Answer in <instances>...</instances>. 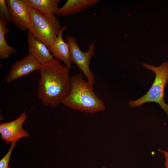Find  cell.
I'll use <instances>...</instances> for the list:
<instances>
[{
  "label": "cell",
  "instance_id": "cell-1",
  "mask_svg": "<svg viewBox=\"0 0 168 168\" xmlns=\"http://www.w3.org/2000/svg\"><path fill=\"white\" fill-rule=\"evenodd\" d=\"M39 71L40 77L37 89L38 98L44 105L55 107L62 103L70 91L69 68L54 59L41 65Z\"/></svg>",
  "mask_w": 168,
  "mask_h": 168
},
{
  "label": "cell",
  "instance_id": "cell-2",
  "mask_svg": "<svg viewBox=\"0 0 168 168\" xmlns=\"http://www.w3.org/2000/svg\"><path fill=\"white\" fill-rule=\"evenodd\" d=\"M71 87L67 96L62 102L71 109L89 113L105 109L103 100L95 93L94 85L86 82L80 73L71 77Z\"/></svg>",
  "mask_w": 168,
  "mask_h": 168
},
{
  "label": "cell",
  "instance_id": "cell-3",
  "mask_svg": "<svg viewBox=\"0 0 168 168\" xmlns=\"http://www.w3.org/2000/svg\"><path fill=\"white\" fill-rule=\"evenodd\" d=\"M30 17L28 30L38 40L48 48L58 37L63 26L54 15L41 13L29 6Z\"/></svg>",
  "mask_w": 168,
  "mask_h": 168
},
{
  "label": "cell",
  "instance_id": "cell-4",
  "mask_svg": "<svg viewBox=\"0 0 168 168\" xmlns=\"http://www.w3.org/2000/svg\"><path fill=\"white\" fill-rule=\"evenodd\" d=\"M143 65L146 69L153 71L155 77L152 85L148 91L141 97L128 102V106L140 107L148 102L158 104L168 115V104L164 100L165 87L168 82V61L163 62L159 66H154L146 63Z\"/></svg>",
  "mask_w": 168,
  "mask_h": 168
},
{
  "label": "cell",
  "instance_id": "cell-5",
  "mask_svg": "<svg viewBox=\"0 0 168 168\" xmlns=\"http://www.w3.org/2000/svg\"><path fill=\"white\" fill-rule=\"evenodd\" d=\"M69 46L71 59L72 63H74L86 77L87 82L94 84L95 76L90 68V62L94 56L95 44H90L87 51H82L75 38L72 36H68L66 38Z\"/></svg>",
  "mask_w": 168,
  "mask_h": 168
},
{
  "label": "cell",
  "instance_id": "cell-6",
  "mask_svg": "<svg viewBox=\"0 0 168 168\" xmlns=\"http://www.w3.org/2000/svg\"><path fill=\"white\" fill-rule=\"evenodd\" d=\"M27 119L26 112H22L15 119L0 124L1 138L7 144L17 141L19 139L29 136L28 132L23 128V125Z\"/></svg>",
  "mask_w": 168,
  "mask_h": 168
},
{
  "label": "cell",
  "instance_id": "cell-7",
  "mask_svg": "<svg viewBox=\"0 0 168 168\" xmlns=\"http://www.w3.org/2000/svg\"><path fill=\"white\" fill-rule=\"evenodd\" d=\"M12 23L21 30L28 29L30 20L29 7L26 0H6Z\"/></svg>",
  "mask_w": 168,
  "mask_h": 168
},
{
  "label": "cell",
  "instance_id": "cell-8",
  "mask_svg": "<svg viewBox=\"0 0 168 168\" xmlns=\"http://www.w3.org/2000/svg\"><path fill=\"white\" fill-rule=\"evenodd\" d=\"M41 65L29 54L15 62L11 66L6 78L7 83L39 70Z\"/></svg>",
  "mask_w": 168,
  "mask_h": 168
},
{
  "label": "cell",
  "instance_id": "cell-9",
  "mask_svg": "<svg viewBox=\"0 0 168 168\" xmlns=\"http://www.w3.org/2000/svg\"><path fill=\"white\" fill-rule=\"evenodd\" d=\"M27 33L28 54L40 65L46 64L54 59L48 48L44 43L36 39L28 30Z\"/></svg>",
  "mask_w": 168,
  "mask_h": 168
},
{
  "label": "cell",
  "instance_id": "cell-10",
  "mask_svg": "<svg viewBox=\"0 0 168 168\" xmlns=\"http://www.w3.org/2000/svg\"><path fill=\"white\" fill-rule=\"evenodd\" d=\"M67 26H63L57 38L48 49L54 57L63 62L64 65L70 69L71 67L72 62L69 48L67 42H65L63 38V34Z\"/></svg>",
  "mask_w": 168,
  "mask_h": 168
},
{
  "label": "cell",
  "instance_id": "cell-11",
  "mask_svg": "<svg viewBox=\"0 0 168 168\" xmlns=\"http://www.w3.org/2000/svg\"><path fill=\"white\" fill-rule=\"evenodd\" d=\"M99 0H68L64 4L59 7L55 14L65 16L82 13L97 3Z\"/></svg>",
  "mask_w": 168,
  "mask_h": 168
},
{
  "label": "cell",
  "instance_id": "cell-12",
  "mask_svg": "<svg viewBox=\"0 0 168 168\" xmlns=\"http://www.w3.org/2000/svg\"><path fill=\"white\" fill-rule=\"evenodd\" d=\"M28 5L40 12L46 15L55 14L59 8L60 0H26Z\"/></svg>",
  "mask_w": 168,
  "mask_h": 168
},
{
  "label": "cell",
  "instance_id": "cell-13",
  "mask_svg": "<svg viewBox=\"0 0 168 168\" xmlns=\"http://www.w3.org/2000/svg\"><path fill=\"white\" fill-rule=\"evenodd\" d=\"M8 22L2 17H0V59H6L16 50L7 43L5 35L9 31Z\"/></svg>",
  "mask_w": 168,
  "mask_h": 168
},
{
  "label": "cell",
  "instance_id": "cell-14",
  "mask_svg": "<svg viewBox=\"0 0 168 168\" xmlns=\"http://www.w3.org/2000/svg\"><path fill=\"white\" fill-rule=\"evenodd\" d=\"M0 17L7 22L12 23L11 14L5 0H0Z\"/></svg>",
  "mask_w": 168,
  "mask_h": 168
},
{
  "label": "cell",
  "instance_id": "cell-15",
  "mask_svg": "<svg viewBox=\"0 0 168 168\" xmlns=\"http://www.w3.org/2000/svg\"><path fill=\"white\" fill-rule=\"evenodd\" d=\"M17 141L11 143L10 147L6 155L0 160V168H9V162L13 150L16 145Z\"/></svg>",
  "mask_w": 168,
  "mask_h": 168
},
{
  "label": "cell",
  "instance_id": "cell-16",
  "mask_svg": "<svg viewBox=\"0 0 168 168\" xmlns=\"http://www.w3.org/2000/svg\"><path fill=\"white\" fill-rule=\"evenodd\" d=\"M164 154L165 159V168H168V150L165 151L159 150Z\"/></svg>",
  "mask_w": 168,
  "mask_h": 168
},
{
  "label": "cell",
  "instance_id": "cell-17",
  "mask_svg": "<svg viewBox=\"0 0 168 168\" xmlns=\"http://www.w3.org/2000/svg\"><path fill=\"white\" fill-rule=\"evenodd\" d=\"M101 168H108L106 166H103Z\"/></svg>",
  "mask_w": 168,
  "mask_h": 168
}]
</instances>
